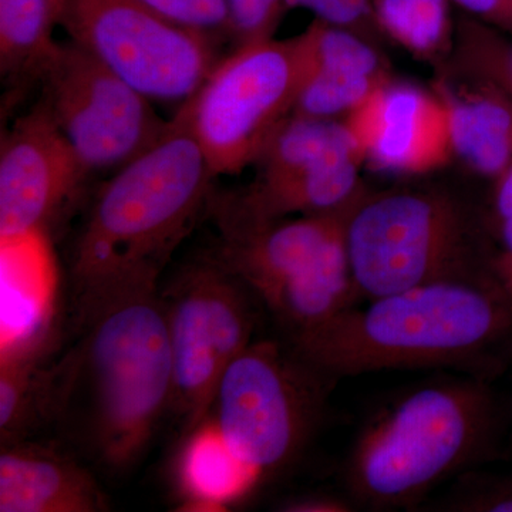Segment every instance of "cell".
I'll return each mask as SVG.
<instances>
[{"label":"cell","instance_id":"7a4b0ae2","mask_svg":"<svg viewBox=\"0 0 512 512\" xmlns=\"http://www.w3.org/2000/svg\"><path fill=\"white\" fill-rule=\"evenodd\" d=\"M286 342L333 383L410 369L485 380L512 357V295L494 269L443 279L349 306Z\"/></svg>","mask_w":512,"mask_h":512},{"label":"cell","instance_id":"d4e9b609","mask_svg":"<svg viewBox=\"0 0 512 512\" xmlns=\"http://www.w3.org/2000/svg\"><path fill=\"white\" fill-rule=\"evenodd\" d=\"M178 25L198 30L228 42V12L225 0H143Z\"/></svg>","mask_w":512,"mask_h":512},{"label":"cell","instance_id":"6da1fadb","mask_svg":"<svg viewBox=\"0 0 512 512\" xmlns=\"http://www.w3.org/2000/svg\"><path fill=\"white\" fill-rule=\"evenodd\" d=\"M73 330V345L50 362L49 426L86 466L126 476L170 414L173 360L158 288L96 306Z\"/></svg>","mask_w":512,"mask_h":512},{"label":"cell","instance_id":"603a6c76","mask_svg":"<svg viewBox=\"0 0 512 512\" xmlns=\"http://www.w3.org/2000/svg\"><path fill=\"white\" fill-rule=\"evenodd\" d=\"M456 16L453 55L436 74L490 83L512 99V37L466 13Z\"/></svg>","mask_w":512,"mask_h":512},{"label":"cell","instance_id":"cb8c5ba5","mask_svg":"<svg viewBox=\"0 0 512 512\" xmlns=\"http://www.w3.org/2000/svg\"><path fill=\"white\" fill-rule=\"evenodd\" d=\"M231 47L275 37L289 8L288 0H225Z\"/></svg>","mask_w":512,"mask_h":512},{"label":"cell","instance_id":"7402d4cb","mask_svg":"<svg viewBox=\"0 0 512 512\" xmlns=\"http://www.w3.org/2000/svg\"><path fill=\"white\" fill-rule=\"evenodd\" d=\"M46 356L0 363V443L29 440L50 424L52 380Z\"/></svg>","mask_w":512,"mask_h":512},{"label":"cell","instance_id":"4fadbf2b","mask_svg":"<svg viewBox=\"0 0 512 512\" xmlns=\"http://www.w3.org/2000/svg\"><path fill=\"white\" fill-rule=\"evenodd\" d=\"M343 121L375 173L417 177L453 160L446 107L433 87L392 77Z\"/></svg>","mask_w":512,"mask_h":512},{"label":"cell","instance_id":"ba28073f","mask_svg":"<svg viewBox=\"0 0 512 512\" xmlns=\"http://www.w3.org/2000/svg\"><path fill=\"white\" fill-rule=\"evenodd\" d=\"M302 73L299 35L231 47L178 107L217 177L254 167L292 116Z\"/></svg>","mask_w":512,"mask_h":512},{"label":"cell","instance_id":"f1b7e54d","mask_svg":"<svg viewBox=\"0 0 512 512\" xmlns=\"http://www.w3.org/2000/svg\"><path fill=\"white\" fill-rule=\"evenodd\" d=\"M60 2H62V0H52L53 10H55L56 19H57V12H59Z\"/></svg>","mask_w":512,"mask_h":512},{"label":"cell","instance_id":"2e32d148","mask_svg":"<svg viewBox=\"0 0 512 512\" xmlns=\"http://www.w3.org/2000/svg\"><path fill=\"white\" fill-rule=\"evenodd\" d=\"M106 494L90 467L66 448L32 441L0 451V512H101Z\"/></svg>","mask_w":512,"mask_h":512},{"label":"cell","instance_id":"7c38bea8","mask_svg":"<svg viewBox=\"0 0 512 512\" xmlns=\"http://www.w3.org/2000/svg\"><path fill=\"white\" fill-rule=\"evenodd\" d=\"M90 175L42 100L13 121L0 144V239L46 232Z\"/></svg>","mask_w":512,"mask_h":512},{"label":"cell","instance_id":"9a60e30c","mask_svg":"<svg viewBox=\"0 0 512 512\" xmlns=\"http://www.w3.org/2000/svg\"><path fill=\"white\" fill-rule=\"evenodd\" d=\"M57 281L49 234L0 239V363L49 355Z\"/></svg>","mask_w":512,"mask_h":512},{"label":"cell","instance_id":"5bb4252c","mask_svg":"<svg viewBox=\"0 0 512 512\" xmlns=\"http://www.w3.org/2000/svg\"><path fill=\"white\" fill-rule=\"evenodd\" d=\"M299 36L303 73L296 116L345 120L394 77L382 45L352 30L313 19Z\"/></svg>","mask_w":512,"mask_h":512},{"label":"cell","instance_id":"ffe728a7","mask_svg":"<svg viewBox=\"0 0 512 512\" xmlns=\"http://www.w3.org/2000/svg\"><path fill=\"white\" fill-rule=\"evenodd\" d=\"M52 0H0V73L8 109L39 84L57 45Z\"/></svg>","mask_w":512,"mask_h":512},{"label":"cell","instance_id":"8fae6325","mask_svg":"<svg viewBox=\"0 0 512 512\" xmlns=\"http://www.w3.org/2000/svg\"><path fill=\"white\" fill-rule=\"evenodd\" d=\"M39 99L90 177L113 174L164 136L170 120L72 40L57 42Z\"/></svg>","mask_w":512,"mask_h":512},{"label":"cell","instance_id":"3957f363","mask_svg":"<svg viewBox=\"0 0 512 512\" xmlns=\"http://www.w3.org/2000/svg\"><path fill=\"white\" fill-rule=\"evenodd\" d=\"M215 178L175 111L164 136L110 174L90 200L69 256L73 319L128 293L157 289L207 215Z\"/></svg>","mask_w":512,"mask_h":512},{"label":"cell","instance_id":"52a82bcc","mask_svg":"<svg viewBox=\"0 0 512 512\" xmlns=\"http://www.w3.org/2000/svg\"><path fill=\"white\" fill-rule=\"evenodd\" d=\"M333 384L288 342L254 340L229 363L208 417L261 480L308 447Z\"/></svg>","mask_w":512,"mask_h":512},{"label":"cell","instance_id":"5b68a950","mask_svg":"<svg viewBox=\"0 0 512 512\" xmlns=\"http://www.w3.org/2000/svg\"><path fill=\"white\" fill-rule=\"evenodd\" d=\"M476 212L437 187L366 190L346 218L357 299L493 271L495 252Z\"/></svg>","mask_w":512,"mask_h":512},{"label":"cell","instance_id":"83f0119b","mask_svg":"<svg viewBox=\"0 0 512 512\" xmlns=\"http://www.w3.org/2000/svg\"><path fill=\"white\" fill-rule=\"evenodd\" d=\"M460 12L512 37V0H451Z\"/></svg>","mask_w":512,"mask_h":512},{"label":"cell","instance_id":"d6986e66","mask_svg":"<svg viewBox=\"0 0 512 512\" xmlns=\"http://www.w3.org/2000/svg\"><path fill=\"white\" fill-rule=\"evenodd\" d=\"M359 158V150L343 120H320L292 114L256 161L255 187H274L308 177L343 158Z\"/></svg>","mask_w":512,"mask_h":512},{"label":"cell","instance_id":"9c48e42d","mask_svg":"<svg viewBox=\"0 0 512 512\" xmlns=\"http://www.w3.org/2000/svg\"><path fill=\"white\" fill-rule=\"evenodd\" d=\"M173 360L170 414L181 437L210 416L229 363L254 340V293L211 254L181 265L158 286Z\"/></svg>","mask_w":512,"mask_h":512},{"label":"cell","instance_id":"277c9868","mask_svg":"<svg viewBox=\"0 0 512 512\" xmlns=\"http://www.w3.org/2000/svg\"><path fill=\"white\" fill-rule=\"evenodd\" d=\"M498 421L497 403L483 379L417 387L357 440L346 468L350 493L370 507L414 503L483 456Z\"/></svg>","mask_w":512,"mask_h":512},{"label":"cell","instance_id":"8992f818","mask_svg":"<svg viewBox=\"0 0 512 512\" xmlns=\"http://www.w3.org/2000/svg\"><path fill=\"white\" fill-rule=\"evenodd\" d=\"M350 208L275 221L208 215L220 234L212 252L272 313L286 339L355 305L345 235Z\"/></svg>","mask_w":512,"mask_h":512},{"label":"cell","instance_id":"ac0fdd59","mask_svg":"<svg viewBox=\"0 0 512 512\" xmlns=\"http://www.w3.org/2000/svg\"><path fill=\"white\" fill-rule=\"evenodd\" d=\"M183 439L177 483L185 510L222 511L258 484V474L231 450L211 417Z\"/></svg>","mask_w":512,"mask_h":512},{"label":"cell","instance_id":"484cf974","mask_svg":"<svg viewBox=\"0 0 512 512\" xmlns=\"http://www.w3.org/2000/svg\"><path fill=\"white\" fill-rule=\"evenodd\" d=\"M289 8H302L315 19L352 30L357 35L383 46V36L373 18L370 0H288Z\"/></svg>","mask_w":512,"mask_h":512},{"label":"cell","instance_id":"4316f807","mask_svg":"<svg viewBox=\"0 0 512 512\" xmlns=\"http://www.w3.org/2000/svg\"><path fill=\"white\" fill-rule=\"evenodd\" d=\"M491 231L498 242L494 259L512 264V164L493 181Z\"/></svg>","mask_w":512,"mask_h":512},{"label":"cell","instance_id":"30bf717a","mask_svg":"<svg viewBox=\"0 0 512 512\" xmlns=\"http://www.w3.org/2000/svg\"><path fill=\"white\" fill-rule=\"evenodd\" d=\"M57 26L148 100L178 107L227 53V43L178 25L143 0H62Z\"/></svg>","mask_w":512,"mask_h":512},{"label":"cell","instance_id":"44dd1931","mask_svg":"<svg viewBox=\"0 0 512 512\" xmlns=\"http://www.w3.org/2000/svg\"><path fill=\"white\" fill-rule=\"evenodd\" d=\"M384 40L441 72L456 45L457 16L451 0H370Z\"/></svg>","mask_w":512,"mask_h":512},{"label":"cell","instance_id":"e0dca14e","mask_svg":"<svg viewBox=\"0 0 512 512\" xmlns=\"http://www.w3.org/2000/svg\"><path fill=\"white\" fill-rule=\"evenodd\" d=\"M447 111L451 156L477 177L497 180L512 164V99L490 83L436 74Z\"/></svg>","mask_w":512,"mask_h":512}]
</instances>
